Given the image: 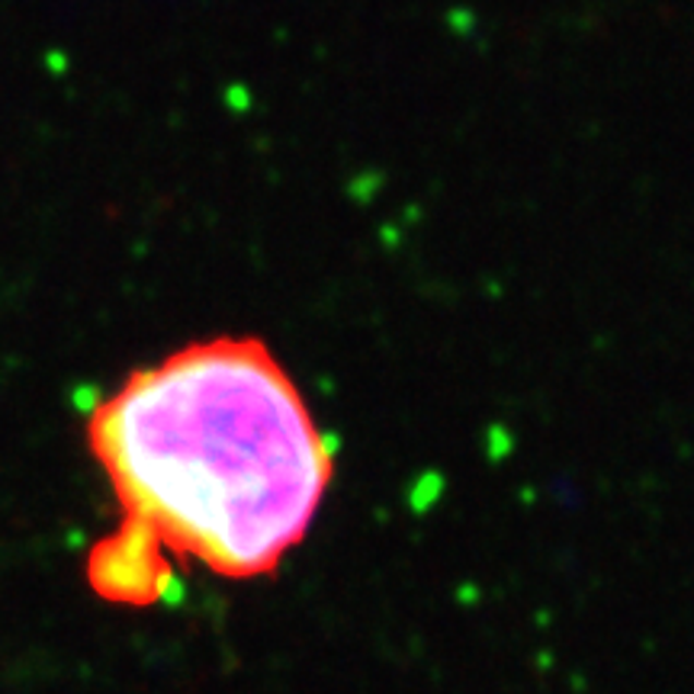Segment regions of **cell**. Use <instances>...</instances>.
<instances>
[{"label":"cell","mask_w":694,"mask_h":694,"mask_svg":"<svg viewBox=\"0 0 694 694\" xmlns=\"http://www.w3.org/2000/svg\"><path fill=\"white\" fill-rule=\"evenodd\" d=\"M87 441L122 505L94 553L107 595L152 598L158 547L231 578L264 576L306 537L335 457L267 345L216 338L132 373Z\"/></svg>","instance_id":"1"}]
</instances>
